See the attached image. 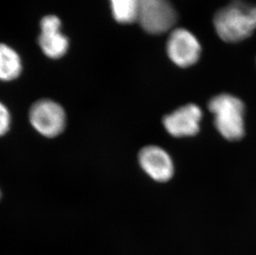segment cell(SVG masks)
Returning <instances> with one entry per match:
<instances>
[{
  "label": "cell",
  "mask_w": 256,
  "mask_h": 255,
  "mask_svg": "<svg viewBox=\"0 0 256 255\" xmlns=\"http://www.w3.org/2000/svg\"><path fill=\"white\" fill-rule=\"evenodd\" d=\"M213 26L218 36L225 42L244 41L256 30V4L244 0H232L216 12Z\"/></svg>",
  "instance_id": "cell-1"
},
{
  "label": "cell",
  "mask_w": 256,
  "mask_h": 255,
  "mask_svg": "<svg viewBox=\"0 0 256 255\" xmlns=\"http://www.w3.org/2000/svg\"><path fill=\"white\" fill-rule=\"evenodd\" d=\"M208 110L214 114L218 132L229 141H238L244 135V104L233 94L223 93L213 97Z\"/></svg>",
  "instance_id": "cell-2"
},
{
  "label": "cell",
  "mask_w": 256,
  "mask_h": 255,
  "mask_svg": "<svg viewBox=\"0 0 256 255\" xmlns=\"http://www.w3.org/2000/svg\"><path fill=\"white\" fill-rule=\"evenodd\" d=\"M178 18L170 0H140L138 22L148 34L158 35L174 29Z\"/></svg>",
  "instance_id": "cell-3"
},
{
  "label": "cell",
  "mask_w": 256,
  "mask_h": 255,
  "mask_svg": "<svg viewBox=\"0 0 256 255\" xmlns=\"http://www.w3.org/2000/svg\"><path fill=\"white\" fill-rule=\"evenodd\" d=\"M29 121L36 132L46 138H55L64 131L66 114L62 106L51 100H38L29 110Z\"/></svg>",
  "instance_id": "cell-4"
},
{
  "label": "cell",
  "mask_w": 256,
  "mask_h": 255,
  "mask_svg": "<svg viewBox=\"0 0 256 255\" xmlns=\"http://www.w3.org/2000/svg\"><path fill=\"white\" fill-rule=\"evenodd\" d=\"M168 56L176 66L188 68L195 65L202 55V46L192 32L176 28L170 32L166 44Z\"/></svg>",
  "instance_id": "cell-5"
},
{
  "label": "cell",
  "mask_w": 256,
  "mask_h": 255,
  "mask_svg": "<svg viewBox=\"0 0 256 255\" xmlns=\"http://www.w3.org/2000/svg\"><path fill=\"white\" fill-rule=\"evenodd\" d=\"M202 111L195 104H188L165 116L162 124L171 136L191 137L198 134Z\"/></svg>",
  "instance_id": "cell-6"
},
{
  "label": "cell",
  "mask_w": 256,
  "mask_h": 255,
  "mask_svg": "<svg viewBox=\"0 0 256 255\" xmlns=\"http://www.w3.org/2000/svg\"><path fill=\"white\" fill-rule=\"evenodd\" d=\"M138 162L145 174L158 182H168L174 176L171 156L158 146L150 145L142 148L138 152Z\"/></svg>",
  "instance_id": "cell-7"
},
{
  "label": "cell",
  "mask_w": 256,
  "mask_h": 255,
  "mask_svg": "<svg viewBox=\"0 0 256 255\" xmlns=\"http://www.w3.org/2000/svg\"><path fill=\"white\" fill-rule=\"evenodd\" d=\"M40 26L39 45L44 54L52 59H58L65 55L69 42L60 32V20L55 15H48L42 20Z\"/></svg>",
  "instance_id": "cell-8"
},
{
  "label": "cell",
  "mask_w": 256,
  "mask_h": 255,
  "mask_svg": "<svg viewBox=\"0 0 256 255\" xmlns=\"http://www.w3.org/2000/svg\"><path fill=\"white\" fill-rule=\"evenodd\" d=\"M22 63L18 53L5 44H0V80L10 82L20 76Z\"/></svg>",
  "instance_id": "cell-9"
},
{
  "label": "cell",
  "mask_w": 256,
  "mask_h": 255,
  "mask_svg": "<svg viewBox=\"0 0 256 255\" xmlns=\"http://www.w3.org/2000/svg\"><path fill=\"white\" fill-rule=\"evenodd\" d=\"M112 14L120 24H133L138 22L140 14V0H110Z\"/></svg>",
  "instance_id": "cell-10"
},
{
  "label": "cell",
  "mask_w": 256,
  "mask_h": 255,
  "mask_svg": "<svg viewBox=\"0 0 256 255\" xmlns=\"http://www.w3.org/2000/svg\"><path fill=\"white\" fill-rule=\"evenodd\" d=\"M11 124V114L8 108L0 102V137L7 134Z\"/></svg>",
  "instance_id": "cell-11"
},
{
  "label": "cell",
  "mask_w": 256,
  "mask_h": 255,
  "mask_svg": "<svg viewBox=\"0 0 256 255\" xmlns=\"http://www.w3.org/2000/svg\"><path fill=\"white\" fill-rule=\"evenodd\" d=\"M1 195H2V194H1V190H0V198H1Z\"/></svg>",
  "instance_id": "cell-12"
}]
</instances>
